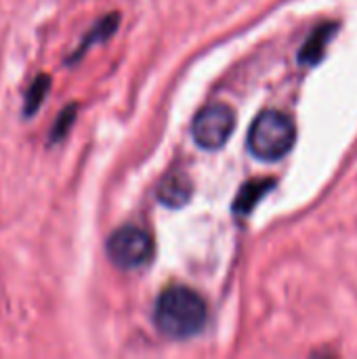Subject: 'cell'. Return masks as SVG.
I'll use <instances>...</instances> for the list:
<instances>
[{
    "instance_id": "8",
    "label": "cell",
    "mask_w": 357,
    "mask_h": 359,
    "mask_svg": "<svg viewBox=\"0 0 357 359\" xmlns=\"http://www.w3.org/2000/svg\"><path fill=\"white\" fill-rule=\"evenodd\" d=\"M48 86H50V78L48 76H38L34 82H32V86H29V90H27V97H25V116H32L36 109H38V105L42 103V99L46 97V90H48Z\"/></svg>"
},
{
    "instance_id": "3",
    "label": "cell",
    "mask_w": 357,
    "mask_h": 359,
    "mask_svg": "<svg viewBox=\"0 0 357 359\" xmlns=\"http://www.w3.org/2000/svg\"><path fill=\"white\" fill-rule=\"evenodd\" d=\"M154 252V242L149 233L137 225H124L116 229L107 240V255L114 265L122 269L143 267Z\"/></svg>"
},
{
    "instance_id": "5",
    "label": "cell",
    "mask_w": 357,
    "mask_h": 359,
    "mask_svg": "<svg viewBox=\"0 0 357 359\" xmlns=\"http://www.w3.org/2000/svg\"><path fill=\"white\" fill-rule=\"evenodd\" d=\"M191 198V181L183 172H175L162 179L158 187V200L168 208H181Z\"/></svg>"
},
{
    "instance_id": "1",
    "label": "cell",
    "mask_w": 357,
    "mask_h": 359,
    "mask_svg": "<svg viewBox=\"0 0 357 359\" xmlns=\"http://www.w3.org/2000/svg\"><path fill=\"white\" fill-rule=\"evenodd\" d=\"M154 322L156 328L168 339H189L206 324V303L191 288L170 286L156 301Z\"/></svg>"
},
{
    "instance_id": "9",
    "label": "cell",
    "mask_w": 357,
    "mask_h": 359,
    "mask_svg": "<svg viewBox=\"0 0 357 359\" xmlns=\"http://www.w3.org/2000/svg\"><path fill=\"white\" fill-rule=\"evenodd\" d=\"M74 116H76V105H69L59 118H57V124H55V128H53V135H50V139L53 141H59L65 133H67V128L72 126V122H74Z\"/></svg>"
},
{
    "instance_id": "7",
    "label": "cell",
    "mask_w": 357,
    "mask_h": 359,
    "mask_svg": "<svg viewBox=\"0 0 357 359\" xmlns=\"http://www.w3.org/2000/svg\"><path fill=\"white\" fill-rule=\"evenodd\" d=\"M335 34V25H322L314 32V36L305 42V46L301 48V63H307V65H314L322 59L324 55V48L326 44L330 42Z\"/></svg>"
},
{
    "instance_id": "6",
    "label": "cell",
    "mask_w": 357,
    "mask_h": 359,
    "mask_svg": "<svg viewBox=\"0 0 357 359\" xmlns=\"http://www.w3.org/2000/svg\"><path fill=\"white\" fill-rule=\"evenodd\" d=\"M271 187H274V181H269V179H259V181L246 183V185L240 189V194H238V198H236V202H234V210H236L238 215H248V212L261 202V198H263Z\"/></svg>"
},
{
    "instance_id": "4",
    "label": "cell",
    "mask_w": 357,
    "mask_h": 359,
    "mask_svg": "<svg viewBox=\"0 0 357 359\" xmlns=\"http://www.w3.org/2000/svg\"><path fill=\"white\" fill-rule=\"evenodd\" d=\"M236 126V114L227 105L204 107L191 126L194 141L204 149H219L227 143Z\"/></svg>"
},
{
    "instance_id": "2",
    "label": "cell",
    "mask_w": 357,
    "mask_h": 359,
    "mask_svg": "<svg viewBox=\"0 0 357 359\" xmlns=\"http://www.w3.org/2000/svg\"><path fill=\"white\" fill-rule=\"evenodd\" d=\"M297 139V128L292 120L278 109L261 111L248 130V151L265 162L284 158Z\"/></svg>"
}]
</instances>
